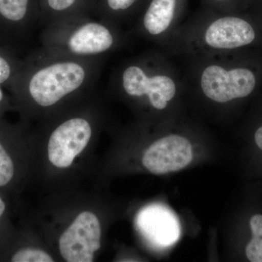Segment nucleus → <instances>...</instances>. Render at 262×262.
Returning a JSON list of instances; mask_svg holds the SVG:
<instances>
[{"mask_svg":"<svg viewBox=\"0 0 262 262\" xmlns=\"http://www.w3.org/2000/svg\"><path fill=\"white\" fill-rule=\"evenodd\" d=\"M255 19V20H256V22H257L258 25L260 26V27H261L262 29V13L261 15H259V16L256 17V18H253Z\"/></svg>","mask_w":262,"mask_h":262,"instance_id":"22","label":"nucleus"},{"mask_svg":"<svg viewBox=\"0 0 262 262\" xmlns=\"http://www.w3.org/2000/svg\"><path fill=\"white\" fill-rule=\"evenodd\" d=\"M262 46V29L243 13H220L202 8L158 48L172 58L248 51Z\"/></svg>","mask_w":262,"mask_h":262,"instance_id":"2","label":"nucleus"},{"mask_svg":"<svg viewBox=\"0 0 262 262\" xmlns=\"http://www.w3.org/2000/svg\"><path fill=\"white\" fill-rule=\"evenodd\" d=\"M6 203L4 200L0 196V222L3 220V217L5 216V212H6Z\"/></svg>","mask_w":262,"mask_h":262,"instance_id":"21","label":"nucleus"},{"mask_svg":"<svg viewBox=\"0 0 262 262\" xmlns=\"http://www.w3.org/2000/svg\"><path fill=\"white\" fill-rule=\"evenodd\" d=\"M252 239L246 248V254L251 262H262V215H255L250 220Z\"/></svg>","mask_w":262,"mask_h":262,"instance_id":"16","label":"nucleus"},{"mask_svg":"<svg viewBox=\"0 0 262 262\" xmlns=\"http://www.w3.org/2000/svg\"><path fill=\"white\" fill-rule=\"evenodd\" d=\"M128 31L92 15L76 17L43 27L39 49L50 54L77 58H106L127 47Z\"/></svg>","mask_w":262,"mask_h":262,"instance_id":"5","label":"nucleus"},{"mask_svg":"<svg viewBox=\"0 0 262 262\" xmlns=\"http://www.w3.org/2000/svg\"><path fill=\"white\" fill-rule=\"evenodd\" d=\"M138 225L150 243L158 248L170 247L180 237L181 227L177 215L162 205L144 208L139 213Z\"/></svg>","mask_w":262,"mask_h":262,"instance_id":"11","label":"nucleus"},{"mask_svg":"<svg viewBox=\"0 0 262 262\" xmlns=\"http://www.w3.org/2000/svg\"><path fill=\"white\" fill-rule=\"evenodd\" d=\"M96 0H39L41 27L84 15L94 16Z\"/></svg>","mask_w":262,"mask_h":262,"instance_id":"12","label":"nucleus"},{"mask_svg":"<svg viewBox=\"0 0 262 262\" xmlns=\"http://www.w3.org/2000/svg\"><path fill=\"white\" fill-rule=\"evenodd\" d=\"M24 59L16 52L0 45V85L11 89L23 68Z\"/></svg>","mask_w":262,"mask_h":262,"instance_id":"15","label":"nucleus"},{"mask_svg":"<svg viewBox=\"0 0 262 262\" xmlns=\"http://www.w3.org/2000/svg\"><path fill=\"white\" fill-rule=\"evenodd\" d=\"M147 0H96L94 16L121 26L131 25Z\"/></svg>","mask_w":262,"mask_h":262,"instance_id":"13","label":"nucleus"},{"mask_svg":"<svg viewBox=\"0 0 262 262\" xmlns=\"http://www.w3.org/2000/svg\"><path fill=\"white\" fill-rule=\"evenodd\" d=\"M115 92L134 102L164 112L186 87L171 57L160 49L139 53L113 69L108 81Z\"/></svg>","mask_w":262,"mask_h":262,"instance_id":"3","label":"nucleus"},{"mask_svg":"<svg viewBox=\"0 0 262 262\" xmlns=\"http://www.w3.org/2000/svg\"><path fill=\"white\" fill-rule=\"evenodd\" d=\"M13 262H53V258L42 250L32 248H19L10 256Z\"/></svg>","mask_w":262,"mask_h":262,"instance_id":"18","label":"nucleus"},{"mask_svg":"<svg viewBox=\"0 0 262 262\" xmlns=\"http://www.w3.org/2000/svg\"><path fill=\"white\" fill-rule=\"evenodd\" d=\"M202 8L220 13H243L254 0H201Z\"/></svg>","mask_w":262,"mask_h":262,"instance_id":"17","label":"nucleus"},{"mask_svg":"<svg viewBox=\"0 0 262 262\" xmlns=\"http://www.w3.org/2000/svg\"><path fill=\"white\" fill-rule=\"evenodd\" d=\"M38 27L39 0H0V45L15 52Z\"/></svg>","mask_w":262,"mask_h":262,"instance_id":"7","label":"nucleus"},{"mask_svg":"<svg viewBox=\"0 0 262 262\" xmlns=\"http://www.w3.org/2000/svg\"><path fill=\"white\" fill-rule=\"evenodd\" d=\"M9 106L8 96L5 94L3 86L0 85V116L4 113Z\"/></svg>","mask_w":262,"mask_h":262,"instance_id":"19","label":"nucleus"},{"mask_svg":"<svg viewBox=\"0 0 262 262\" xmlns=\"http://www.w3.org/2000/svg\"><path fill=\"white\" fill-rule=\"evenodd\" d=\"M101 236L97 216L90 211L80 213L60 237L62 257L68 262H92L101 247Z\"/></svg>","mask_w":262,"mask_h":262,"instance_id":"9","label":"nucleus"},{"mask_svg":"<svg viewBox=\"0 0 262 262\" xmlns=\"http://www.w3.org/2000/svg\"><path fill=\"white\" fill-rule=\"evenodd\" d=\"M24 61L10 92L22 106L48 110L92 89L98 84L106 58L58 56L38 48Z\"/></svg>","mask_w":262,"mask_h":262,"instance_id":"1","label":"nucleus"},{"mask_svg":"<svg viewBox=\"0 0 262 262\" xmlns=\"http://www.w3.org/2000/svg\"><path fill=\"white\" fill-rule=\"evenodd\" d=\"M248 51L203 55L184 58L186 86L217 104L251 96L261 84L262 68L246 56Z\"/></svg>","mask_w":262,"mask_h":262,"instance_id":"4","label":"nucleus"},{"mask_svg":"<svg viewBox=\"0 0 262 262\" xmlns=\"http://www.w3.org/2000/svg\"><path fill=\"white\" fill-rule=\"evenodd\" d=\"M193 159L190 141L178 134H170L155 141L143 156L144 167L161 175L186 168Z\"/></svg>","mask_w":262,"mask_h":262,"instance_id":"10","label":"nucleus"},{"mask_svg":"<svg viewBox=\"0 0 262 262\" xmlns=\"http://www.w3.org/2000/svg\"><path fill=\"white\" fill-rule=\"evenodd\" d=\"M92 135V123L88 117L75 116L63 120L50 136V161L57 168H68L88 146Z\"/></svg>","mask_w":262,"mask_h":262,"instance_id":"8","label":"nucleus"},{"mask_svg":"<svg viewBox=\"0 0 262 262\" xmlns=\"http://www.w3.org/2000/svg\"><path fill=\"white\" fill-rule=\"evenodd\" d=\"M189 0H147L128 31L163 48L184 22Z\"/></svg>","mask_w":262,"mask_h":262,"instance_id":"6","label":"nucleus"},{"mask_svg":"<svg viewBox=\"0 0 262 262\" xmlns=\"http://www.w3.org/2000/svg\"><path fill=\"white\" fill-rule=\"evenodd\" d=\"M11 129L0 122V189L11 185L17 175V165L7 146Z\"/></svg>","mask_w":262,"mask_h":262,"instance_id":"14","label":"nucleus"},{"mask_svg":"<svg viewBox=\"0 0 262 262\" xmlns=\"http://www.w3.org/2000/svg\"><path fill=\"white\" fill-rule=\"evenodd\" d=\"M254 139L256 145L262 150V125L255 132Z\"/></svg>","mask_w":262,"mask_h":262,"instance_id":"20","label":"nucleus"}]
</instances>
